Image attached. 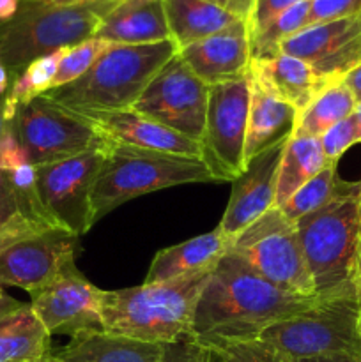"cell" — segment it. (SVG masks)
Segmentation results:
<instances>
[{
	"instance_id": "cell-1",
	"label": "cell",
	"mask_w": 361,
	"mask_h": 362,
	"mask_svg": "<svg viewBox=\"0 0 361 362\" xmlns=\"http://www.w3.org/2000/svg\"><path fill=\"white\" fill-rule=\"evenodd\" d=\"M317 299L283 292L225 253L198 297L191 338L205 346L258 339L265 329L310 310Z\"/></svg>"
},
{
	"instance_id": "cell-2",
	"label": "cell",
	"mask_w": 361,
	"mask_h": 362,
	"mask_svg": "<svg viewBox=\"0 0 361 362\" xmlns=\"http://www.w3.org/2000/svg\"><path fill=\"white\" fill-rule=\"evenodd\" d=\"M209 274L211 272L179 281L105 290L103 331L159 345L191 338L195 308Z\"/></svg>"
},
{
	"instance_id": "cell-3",
	"label": "cell",
	"mask_w": 361,
	"mask_h": 362,
	"mask_svg": "<svg viewBox=\"0 0 361 362\" xmlns=\"http://www.w3.org/2000/svg\"><path fill=\"white\" fill-rule=\"evenodd\" d=\"M177 52L172 39L154 45H110L84 76L42 95L74 113L131 110Z\"/></svg>"
},
{
	"instance_id": "cell-4",
	"label": "cell",
	"mask_w": 361,
	"mask_h": 362,
	"mask_svg": "<svg viewBox=\"0 0 361 362\" xmlns=\"http://www.w3.org/2000/svg\"><path fill=\"white\" fill-rule=\"evenodd\" d=\"M361 182L326 207L304 216L296 223L304 260L315 285V297L342 296L360 292L356 286L357 244L361 219L357 194Z\"/></svg>"
},
{
	"instance_id": "cell-5",
	"label": "cell",
	"mask_w": 361,
	"mask_h": 362,
	"mask_svg": "<svg viewBox=\"0 0 361 362\" xmlns=\"http://www.w3.org/2000/svg\"><path fill=\"white\" fill-rule=\"evenodd\" d=\"M120 0L80 6H38L23 0L16 16L0 23V62L13 80L32 60L94 37L103 18Z\"/></svg>"
},
{
	"instance_id": "cell-6",
	"label": "cell",
	"mask_w": 361,
	"mask_h": 362,
	"mask_svg": "<svg viewBox=\"0 0 361 362\" xmlns=\"http://www.w3.org/2000/svg\"><path fill=\"white\" fill-rule=\"evenodd\" d=\"M212 180L202 159L130 147H105L92 189V223L133 198L184 184Z\"/></svg>"
},
{
	"instance_id": "cell-7",
	"label": "cell",
	"mask_w": 361,
	"mask_h": 362,
	"mask_svg": "<svg viewBox=\"0 0 361 362\" xmlns=\"http://www.w3.org/2000/svg\"><path fill=\"white\" fill-rule=\"evenodd\" d=\"M258 339L290 362L326 356H361V293L317 299L310 310L271 325Z\"/></svg>"
},
{
	"instance_id": "cell-8",
	"label": "cell",
	"mask_w": 361,
	"mask_h": 362,
	"mask_svg": "<svg viewBox=\"0 0 361 362\" xmlns=\"http://www.w3.org/2000/svg\"><path fill=\"white\" fill-rule=\"evenodd\" d=\"M227 255L276 288L299 297H315V285L304 260L296 223L273 207L251 223L227 247Z\"/></svg>"
},
{
	"instance_id": "cell-9",
	"label": "cell",
	"mask_w": 361,
	"mask_h": 362,
	"mask_svg": "<svg viewBox=\"0 0 361 362\" xmlns=\"http://www.w3.org/2000/svg\"><path fill=\"white\" fill-rule=\"evenodd\" d=\"M105 159V147L76 158L35 166V189L46 223L78 237L94 226L92 189Z\"/></svg>"
},
{
	"instance_id": "cell-10",
	"label": "cell",
	"mask_w": 361,
	"mask_h": 362,
	"mask_svg": "<svg viewBox=\"0 0 361 362\" xmlns=\"http://www.w3.org/2000/svg\"><path fill=\"white\" fill-rule=\"evenodd\" d=\"M32 166L52 165L103 147L98 131L46 95L18 106L11 120Z\"/></svg>"
},
{
	"instance_id": "cell-11",
	"label": "cell",
	"mask_w": 361,
	"mask_h": 362,
	"mask_svg": "<svg viewBox=\"0 0 361 362\" xmlns=\"http://www.w3.org/2000/svg\"><path fill=\"white\" fill-rule=\"evenodd\" d=\"M250 80L227 81L209 87L207 113L200 140L202 161L216 182H234L246 168V127Z\"/></svg>"
},
{
	"instance_id": "cell-12",
	"label": "cell",
	"mask_w": 361,
	"mask_h": 362,
	"mask_svg": "<svg viewBox=\"0 0 361 362\" xmlns=\"http://www.w3.org/2000/svg\"><path fill=\"white\" fill-rule=\"evenodd\" d=\"M207 103L209 85L177 53L149 81L131 110L200 144Z\"/></svg>"
},
{
	"instance_id": "cell-13",
	"label": "cell",
	"mask_w": 361,
	"mask_h": 362,
	"mask_svg": "<svg viewBox=\"0 0 361 362\" xmlns=\"http://www.w3.org/2000/svg\"><path fill=\"white\" fill-rule=\"evenodd\" d=\"M78 237L45 228L16 240L0 253V290L16 286L32 293L59 278L74 264Z\"/></svg>"
},
{
	"instance_id": "cell-14",
	"label": "cell",
	"mask_w": 361,
	"mask_h": 362,
	"mask_svg": "<svg viewBox=\"0 0 361 362\" xmlns=\"http://www.w3.org/2000/svg\"><path fill=\"white\" fill-rule=\"evenodd\" d=\"M105 290L92 285L76 264L30 296V306L50 334L74 336L103 331L101 303Z\"/></svg>"
},
{
	"instance_id": "cell-15",
	"label": "cell",
	"mask_w": 361,
	"mask_h": 362,
	"mask_svg": "<svg viewBox=\"0 0 361 362\" xmlns=\"http://www.w3.org/2000/svg\"><path fill=\"white\" fill-rule=\"evenodd\" d=\"M331 81H342L361 64V14L308 25L280 46Z\"/></svg>"
},
{
	"instance_id": "cell-16",
	"label": "cell",
	"mask_w": 361,
	"mask_h": 362,
	"mask_svg": "<svg viewBox=\"0 0 361 362\" xmlns=\"http://www.w3.org/2000/svg\"><path fill=\"white\" fill-rule=\"evenodd\" d=\"M285 144L287 140L280 141L251 158L244 172L232 182L229 205L218 225L229 243L275 207L276 177Z\"/></svg>"
},
{
	"instance_id": "cell-17",
	"label": "cell",
	"mask_w": 361,
	"mask_h": 362,
	"mask_svg": "<svg viewBox=\"0 0 361 362\" xmlns=\"http://www.w3.org/2000/svg\"><path fill=\"white\" fill-rule=\"evenodd\" d=\"M78 115L84 117L98 131L103 147H130L202 159V148L198 141L190 140L134 110L91 112L78 113Z\"/></svg>"
},
{
	"instance_id": "cell-18",
	"label": "cell",
	"mask_w": 361,
	"mask_h": 362,
	"mask_svg": "<svg viewBox=\"0 0 361 362\" xmlns=\"http://www.w3.org/2000/svg\"><path fill=\"white\" fill-rule=\"evenodd\" d=\"M177 53L209 87L241 80L248 76L251 62L248 21H237L225 30L193 42Z\"/></svg>"
},
{
	"instance_id": "cell-19",
	"label": "cell",
	"mask_w": 361,
	"mask_h": 362,
	"mask_svg": "<svg viewBox=\"0 0 361 362\" xmlns=\"http://www.w3.org/2000/svg\"><path fill=\"white\" fill-rule=\"evenodd\" d=\"M248 74L275 98L294 106L297 113L303 112L326 87L336 83L319 74L303 60L283 53L271 59L251 60Z\"/></svg>"
},
{
	"instance_id": "cell-20",
	"label": "cell",
	"mask_w": 361,
	"mask_h": 362,
	"mask_svg": "<svg viewBox=\"0 0 361 362\" xmlns=\"http://www.w3.org/2000/svg\"><path fill=\"white\" fill-rule=\"evenodd\" d=\"M50 339L30 304L0 290V362H42L52 354Z\"/></svg>"
},
{
	"instance_id": "cell-21",
	"label": "cell",
	"mask_w": 361,
	"mask_h": 362,
	"mask_svg": "<svg viewBox=\"0 0 361 362\" xmlns=\"http://www.w3.org/2000/svg\"><path fill=\"white\" fill-rule=\"evenodd\" d=\"M94 37L112 45H154L170 41L163 0H120L103 18Z\"/></svg>"
},
{
	"instance_id": "cell-22",
	"label": "cell",
	"mask_w": 361,
	"mask_h": 362,
	"mask_svg": "<svg viewBox=\"0 0 361 362\" xmlns=\"http://www.w3.org/2000/svg\"><path fill=\"white\" fill-rule=\"evenodd\" d=\"M227 247L229 240L218 226L212 232L165 247L152 258L144 283L151 285V283L179 281L190 276L212 272V269L227 253Z\"/></svg>"
},
{
	"instance_id": "cell-23",
	"label": "cell",
	"mask_w": 361,
	"mask_h": 362,
	"mask_svg": "<svg viewBox=\"0 0 361 362\" xmlns=\"http://www.w3.org/2000/svg\"><path fill=\"white\" fill-rule=\"evenodd\" d=\"M250 80V110H248L246 163L273 145L292 136L297 122V110L289 103L275 98L258 81L248 74Z\"/></svg>"
},
{
	"instance_id": "cell-24",
	"label": "cell",
	"mask_w": 361,
	"mask_h": 362,
	"mask_svg": "<svg viewBox=\"0 0 361 362\" xmlns=\"http://www.w3.org/2000/svg\"><path fill=\"white\" fill-rule=\"evenodd\" d=\"M163 345L147 343L106 331H85L57 352L55 362H159Z\"/></svg>"
},
{
	"instance_id": "cell-25",
	"label": "cell",
	"mask_w": 361,
	"mask_h": 362,
	"mask_svg": "<svg viewBox=\"0 0 361 362\" xmlns=\"http://www.w3.org/2000/svg\"><path fill=\"white\" fill-rule=\"evenodd\" d=\"M163 6L170 39L176 42L177 49L186 48L241 21V18L207 0H163Z\"/></svg>"
},
{
	"instance_id": "cell-26",
	"label": "cell",
	"mask_w": 361,
	"mask_h": 362,
	"mask_svg": "<svg viewBox=\"0 0 361 362\" xmlns=\"http://www.w3.org/2000/svg\"><path fill=\"white\" fill-rule=\"evenodd\" d=\"M331 165L324 154L321 138L290 136L283 148L276 177L275 207H282L301 186Z\"/></svg>"
},
{
	"instance_id": "cell-27",
	"label": "cell",
	"mask_w": 361,
	"mask_h": 362,
	"mask_svg": "<svg viewBox=\"0 0 361 362\" xmlns=\"http://www.w3.org/2000/svg\"><path fill=\"white\" fill-rule=\"evenodd\" d=\"M53 228L46 223L38 198L21 194L11 182L9 172L0 170V253L16 240Z\"/></svg>"
},
{
	"instance_id": "cell-28",
	"label": "cell",
	"mask_w": 361,
	"mask_h": 362,
	"mask_svg": "<svg viewBox=\"0 0 361 362\" xmlns=\"http://www.w3.org/2000/svg\"><path fill=\"white\" fill-rule=\"evenodd\" d=\"M356 103V95L343 83V80L329 85L297 115L292 136L321 138L340 120L353 115Z\"/></svg>"
},
{
	"instance_id": "cell-29",
	"label": "cell",
	"mask_w": 361,
	"mask_h": 362,
	"mask_svg": "<svg viewBox=\"0 0 361 362\" xmlns=\"http://www.w3.org/2000/svg\"><path fill=\"white\" fill-rule=\"evenodd\" d=\"M62 52L64 49H59V52L48 53V55L32 60L20 74H16L11 80L9 90L4 95V115H6L7 122L13 120L18 106L52 90Z\"/></svg>"
},
{
	"instance_id": "cell-30",
	"label": "cell",
	"mask_w": 361,
	"mask_h": 362,
	"mask_svg": "<svg viewBox=\"0 0 361 362\" xmlns=\"http://www.w3.org/2000/svg\"><path fill=\"white\" fill-rule=\"evenodd\" d=\"M353 184L342 182L336 173V163L326 166L322 172H319L314 179L308 180L304 186H301L282 207H278L283 212L289 221L297 223L304 216L319 211L331 204L335 198L343 194L350 189Z\"/></svg>"
},
{
	"instance_id": "cell-31",
	"label": "cell",
	"mask_w": 361,
	"mask_h": 362,
	"mask_svg": "<svg viewBox=\"0 0 361 362\" xmlns=\"http://www.w3.org/2000/svg\"><path fill=\"white\" fill-rule=\"evenodd\" d=\"M308 14H310V0H303L273 18L260 30L250 34L251 60L271 59V57L280 55L282 42L306 27Z\"/></svg>"
},
{
	"instance_id": "cell-32",
	"label": "cell",
	"mask_w": 361,
	"mask_h": 362,
	"mask_svg": "<svg viewBox=\"0 0 361 362\" xmlns=\"http://www.w3.org/2000/svg\"><path fill=\"white\" fill-rule=\"evenodd\" d=\"M110 45H112V42H106L98 37H91L87 39V41L80 42V45H74L71 46V48H64L52 88L69 85L73 83L74 80H78L80 76H84V74L91 69L92 64L101 57V53L105 52Z\"/></svg>"
},
{
	"instance_id": "cell-33",
	"label": "cell",
	"mask_w": 361,
	"mask_h": 362,
	"mask_svg": "<svg viewBox=\"0 0 361 362\" xmlns=\"http://www.w3.org/2000/svg\"><path fill=\"white\" fill-rule=\"evenodd\" d=\"M223 362H290L285 356L262 339L223 341L207 346Z\"/></svg>"
},
{
	"instance_id": "cell-34",
	"label": "cell",
	"mask_w": 361,
	"mask_h": 362,
	"mask_svg": "<svg viewBox=\"0 0 361 362\" xmlns=\"http://www.w3.org/2000/svg\"><path fill=\"white\" fill-rule=\"evenodd\" d=\"M321 144L322 148H324L326 158L331 163H338V159L345 154L347 148H350L356 144H361V134L360 129H357L354 115L340 120L331 129L326 131L321 136Z\"/></svg>"
},
{
	"instance_id": "cell-35",
	"label": "cell",
	"mask_w": 361,
	"mask_h": 362,
	"mask_svg": "<svg viewBox=\"0 0 361 362\" xmlns=\"http://www.w3.org/2000/svg\"><path fill=\"white\" fill-rule=\"evenodd\" d=\"M356 14H361V0H310L308 25L342 20Z\"/></svg>"
},
{
	"instance_id": "cell-36",
	"label": "cell",
	"mask_w": 361,
	"mask_h": 362,
	"mask_svg": "<svg viewBox=\"0 0 361 362\" xmlns=\"http://www.w3.org/2000/svg\"><path fill=\"white\" fill-rule=\"evenodd\" d=\"M159 362H211V350L193 338H183L163 345Z\"/></svg>"
},
{
	"instance_id": "cell-37",
	"label": "cell",
	"mask_w": 361,
	"mask_h": 362,
	"mask_svg": "<svg viewBox=\"0 0 361 362\" xmlns=\"http://www.w3.org/2000/svg\"><path fill=\"white\" fill-rule=\"evenodd\" d=\"M27 154H25L16 133H14L13 124L7 122L6 129H4L2 136H0V170L13 172V170L20 168V166L27 165Z\"/></svg>"
},
{
	"instance_id": "cell-38",
	"label": "cell",
	"mask_w": 361,
	"mask_h": 362,
	"mask_svg": "<svg viewBox=\"0 0 361 362\" xmlns=\"http://www.w3.org/2000/svg\"><path fill=\"white\" fill-rule=\"evenodd\" d=\"M299 2H303V0H255L253 11L248 18V30H250V34H255L262 27H265L273 18H276L283 11Z\"/></svg>"
},
{
	"instance_id": "cell-39",
	"label": "cell",
	"mask_w": 361,
	"mask_h": 362,
	"mask_svg": "<svg viewBox=\"0 0 361 362\" xmlns=\"http://www.w3.org/2000/svg\"><path fill=\"white\" fill-rule=\"evenodd\" d=\"M207 2L216 4V6L223 7L225 11L232 13L234 16L241 18V20L248 21L251 11H253L255 0H207Z\"/></svg>"
},
{
	"instance_id": "cell-40",
	"label": "cell",
	"mask_w": 361,
	"mask_h": 362,
	"mask_svg": "<svg viewBox=\"0 0 361 362\" xmlns=\"http://www.w3.org/2000/svg\"><path fill=\"white\" fill-rule=\"evenodd\" d=\"M21 0H0V23H7L18 14Z\"/></svg>"
},
{
	"instance_id": "cell-41",
	"label": "cell",
	"mask_w": 361,
	"mask_h": 362,
	"mask_svg": "<svg viewBox=\"0 0 361 362\" xmlns=\"http://www.w3.org/2000/svg\"><path fill=\"white\" fill-rule=\"evenodd\" d=\"M343 83L353 90L356 99H361V64L357 67H354V69L343 78Z\"/></svg>"
},
{
	"instance_id": "cell-42",
	"label": "cell",
	"mask_w": 361,
	"mask_h": 362,
	"mask_svg": "<svg viewBox=\"0 0 361 362\" xmlns=\"http://www.w3.org/2000/svg\"><path fill=\"white\" fill-rule=\"evenodd\" d=\"M38 6H52V7H66V6H80V4L98 2V0H28Z\"/></svg>"
},
{
	"instance_id": "cell-43",
	"label": "cell",
	"mask_w": 361,
	"mask_h": 362,
	"mask_svg": "<svg viewBox=\"0 0 361 362\" xmlns=\"http://www.w3.org/2000/svg\"><path fill=\"white\" fill-rule=\"evenodd\" d=\"M297 362H361V356H326L314 357V359H303Z\"/></svg>"
},
{
	"instance_id": "cell-44",
	"label": "cell",
	"mask_w": 361,
	"mask_h": 362,
	"mask_svg": "<svg viewBox=\"0 0 361 362\" xmlns=\"http://www.w3.org/2000/svg\"><path fill=\"white\" fill-rule=\"evenodd\" d=\"M356 286L361 293V233H360V244H357V262H356Z\"/></svg>"
},
{
	"instance_id": "cell-45",
	"label": "cell",
	"mask_w": 361,
	"mask_h": 362,
	"mask_svg": "<svg viewBox=\"0 0 361 362\" xmlns=\"http://www.w3.org/2000/svg\"><path fill=\"white\" fill-rule=\"evenodd\" d=\"M354 119H356V124H357V129H360V134H361V99H357L356 103V108H354Z\"/></svg>"
},
{
	"instance_id": "cell-46",
	"label": "cell",
	"mask_w": 361,
	"mask_h": 362,
	"mask_svg": "<svg viewBox=\"0 0 361 362\" xmlns=\"http://www.w3.org/2000/svg\"><path fill=\"white\" fill-rule=\"evenodd\" d=\"M357 211H360V219H361V187H360V194H357Z\"/></svg>"
},
{
	"instance_id": "cell-47",
	"label": "cell",
	"mask_w": 361,
	"mask_h": 362,
	"mask_svg": "<svg viewBox=\"0 0 361 362\" xmlns=\"http://www.w3.org/2000/svg\"><path fill=\"white\" fill-rule=\"evenodd\" d=\"M211 362H223V361L219 359V357L216 356V354H212V352H211Z\"/></svg>"
},
{
	"instance_id": "cell-48",
	"label": "cell",
	"mask_w": 361,
	"mask_h": 362,
	"mask_svg": "<svg viewBox=\"0 0 361 362\" xmlns=\"http://www.w3.org/2000/svg\"><path fill=\"white\" fill-rule=\"evenodd\" d=\"M46 362H55V361H53V359H52V354H50V356H48V357H46Z\"/></svg>"
},
{
	"instance_id": "cell-49",
	"label": "cell",
	"mask_w": 361,
	"mask_h": 362,
	"mask_svg": "<svg viewBox=\"0 0 361 362\" xmlns=\"http://www.w3.org/2000/svg\"><path fill=\"white\" fill-rule=\"evenodd\" d=\"M42 362H46V359H45V361H42Z\"/></svg>"
},
{
	"instance_id": "cell-50",
	"label": "cell",
	"mask_w": 361,
	"mask_h": 362,
	"mask_svg": "<svg viewBox=\"0 0 361 362\" xmlns=\"http://www.w3.org/2000/svg\"><path fill=\"white\" fill-rule=\"evenodd\" d=\"M21 2H23V0H21Z\"/></svg>"
}]
</instances>
